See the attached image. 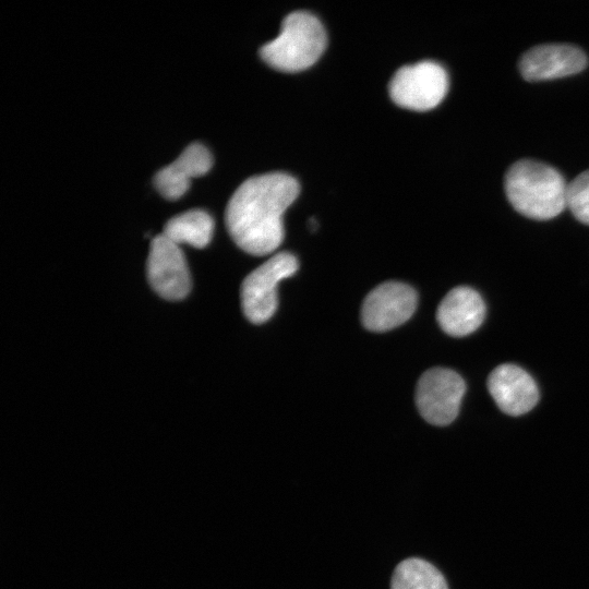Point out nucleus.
<instances>
[{"instance_id":"f03ea898","label":"nucleus","mask_w":589,"mask_h":589,"mask_svg":"<svg viewBox=\"0 0 589 589\" xmlns=\"http://www.w3.org/2000/svg\"><path fill=\"white\" fill-rule=\"evenodd\" d=\"M567 187L555 168L531 159L516 161L505 175V192L513 207L538 220L554 218L567 207Z\"/></svg>"},{"instance_id":"6e6552de","label":"nucleus","mask_w":589,"mask_h":589,"mask_svg":"<svg viewBox=\"0 0 589 589\" xmlns=\"http://www.w3.org/2000/svg\"><path fill=\"white\" fill-rule=\"evenodd\" d=\"M417 308V292L399 281H387L365 297L361 320L372 332H386L408 321Z\"/></svg>"},{"instance_id":"7ed1b4c3","label":"nucleus","mask_w":589,"mask_h":589,"mask_svg":"<svg viewBox=\"0 0 589 589\" xmlns=\"http://www.w3.org/2000/svg\"><path fill=\"white\" fill-rule=\"evenodd\" d=\"M326 43L325 29L317 17L305 11H294L284 19L278 36L266 43L260 55L276 70L298 72L318 60Z\"/></svg>"},{"instance_id":"f257e3e1","label":"nucleus","mask_w":589,"mask_h":589,"mask_svg":"<svg viewBox=\"0 0 589 589\" xmlns=\"http://www.w3.org/2000/svg\"><path fill=\"white\" fill-rule=\"evenodd\" d=\"M300 192L298 181L284 172L251 177L233 192L226 207V226L235 243L253 255L274 252L285 230L283 215Z\"/></svg>"},{"instance_id":"0eeeda50","label":"nucleus","mask_w":589,"mask_h":589,"mask_svg":"<svg viewBox=\"0 0 589 589\" xmlns=\"http://www.w3.org/2000/svg\"><path fill=\"white\" fill-rule=\"evenodd\" d=\"M147 278L152 288L167 300H181L191 289V277L180 245L163 233L151 242Z\"/></svg>"},{"instance_id":"39448f33","label":"nucleus","mask_w":589,"mask_h":589,"mask_svg":"<svg viewBox=\"0 0 589 589\" xmlns=\"http://www.w3.org/2000/svg\"><path fill=\"white\" fill-rule=\"evenodd\" d=\"M448 89L445 69L433 61H421L397 70L388 91L392 100L406 109L426 111L436 107Z\"/></svg>"},{"instance_id":"423d86ee","label":"nucleus","mask_w":589,"mask_h":589,"mask_svg":"<svg viewBox=\"0 0 589 589\" xmlns=\"http://www.w3.org/2000/svg\"><path fill=\"white\" fill-rule=\"evenodd\" d=\"M465 392V381L457 372L432 368L418 381L416 404L425 421L447 425L456 419Z\"/></svg>"},{"instance_id":"4468645a","label":"nucleus","mask_w":589,"mask_h":589,"mask_svg":"<svg viewBox=\"0 0 589 589\" xmlns=\"http://www.w3.org/2000/svg\"><path fill=\"white\" fill-rule=\"evenodd\" d=\"M392 589H448V587L442 573L431 563L411 557L395 568Z\"/></svg>"},{"instance_id":"9b49d317","label":"nucleus","mask_w":589,"mask_h":589,"mask_svg":"<svg viewBox=\"0 0 589 589\" xmlns=\"http://www.w3.org/2000/svg\"><path fill=\"white\" fill-rule=\"evenodd\" d=\"M485 316V303L473 288L459 286L441 301L436 320L441 328L454 337L467 336L477 330Z\"/></svg>"},{"instance_id":"2eb2a0df","label":"nucleus","mask_w":589,"mask_h":589,"mask_svg":"<svg viewBox=\"0 0 589 589\" xmlns=\"http://www.w3.org/2000/svg\"><path fill=\"white\" fill-rule=\"evenodd\" d=\"M567 207L579 221L589 225V170L568 183Z\"/></svg>"},{"instance_id":"f8f14e48","label":"nucleus","mask_w":589,"mask_h":589,"mask_svg":"<svg viewBox=\"0 0 589 589\" xmlns=\"http://www.w3.org/2000/svg\"><path fill=\"white\" fill-rule=\"evenodd\" d=\"M213 165V157L206 146L195 142L185 147L179 157L161 168L154 178L158 192L168 200L181 197L191 180L205 175Z\"/></svg>"},{"instance_id":"ddd939ff","label":"nucleus","mask_w":589,"mask_h":589,"mask_svg":"<svg viewBox=\"0 0 589 589\" xmlns=\"http://www.w3.org/2000/svg\"><path fill=\"white\" fill-rule=\"evenodd\" d=\"M214 220L203 209H191L171 217L165 225L163 235L176 244H189L202 249L213 236Z\"/></svg>"},{"instance_id":"9d476101","label":"nucleus","mask_w":589,"mask_h":589,"mask_svg":"<svg viewBox=\"0 0 589 589\" xmlns=\"http://www.w3.org/2000/svg\"><path fill=\"white\" fill-rule=\"evenodd\" d=\"M488 389L497 407L509 416L530 411L539 400V389L532 376L510 363L501 364L490 373Z\"/></svg>"},{"instance_id":"20e7f679","label":"nucleus","mask_w":589,"mask_h":589,"mask_svg":"<svg viewBox=\"0 0 589 589\" xmlns=\"http://www.w3.org/2000/svg\"><path fill=\"white\" fill-rule=\"evenodd\" d=\"M298 260L288 252L273 255L242 281L241 306L245 317L255 324L269 320L278 304L277 285L298 271Z\"/></svg>"},{"instance_id":"1a4fd4ad","label":"nucleus","mask_w":589,"mask_h":589,"mask_svg":"<svg viewBox=\"0 0 589 589\" xmlns=\"http://www.w3.org/2000/svg\"><path fill=\"white\" fill-rule=\"evenodd\" d=\"M588 63L586 53L566 44H546L526 51L519 60V71L527 81H545L582 71Z\"/></svg>"}]
</instances>
